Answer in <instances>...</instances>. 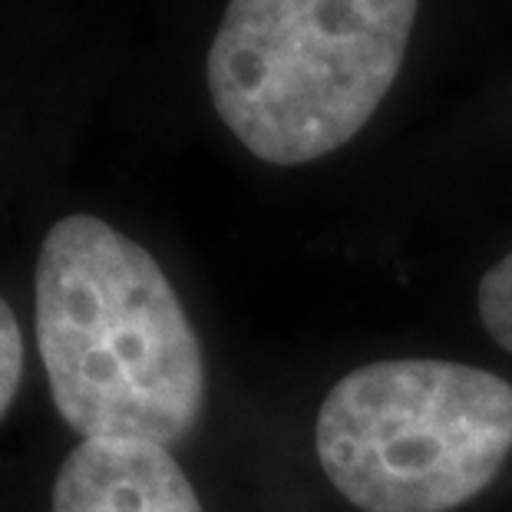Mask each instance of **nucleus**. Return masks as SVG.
I'll list each match as a JSON object with an SVG mask.
<instances>
[{"mask_svg": "<svg viewBox=\"0 0 512 512\" xmlns=\"http://www.w3.org/2000/svg\"><path fill=\"white\" fill-rule=\"evenodd\" d=\"M53 407L83 440L176 446L205 403L195 328L166 271L96 215L53 222L34 275Z\"/></svg>", "mask_w": 512, "mask_h": 512, "instance_id": "f257e3e1", "label": "nucleus"}, {"mask_svg": "<svg viewBox=\"0 0 512 512\" xmlns=\"http://www.w3.org/2000/svg\"><path fill=\"white\" fill-rule=\"evenodd\" d=\"M420 0H228L205 80L252 156L304 166L347 146L397 83Z\"/></svg>", "mask_w": 512, "mask_h": 512, "instance_id": "f03ea898", "label": "nucleus"}, {"mask_svg": "<svg viewBox=\"0 0 512 512\" xmlns=\"http://www.w3.org/2000/svg\"><path fill=\"white\" fill-rule=\"evenodd\" d=\"M314 446L324 476L364 512H450L512 453V387L437 357L351 370L324 397Z\"/></svg>", "mask_w": 512, "mask_h": 512, "instance_id": "7ed1b4c3", "label": "nucleus"}, {"mask_svg": "<svg viewBox=\"0 0 512 512\" xmlns=\"http://www.w3.org/2000/svg\"><path fill=\"white\" fill-rule=\"evenodd\" d=\"M53 512H202V503L166 446L83 440L57 473Z\"/></svg>", "mask_w": 512, "mask_h": 512, "instance_id": "20e7f679", "label": "nucleus"}, {"mask_svg": "<svg viewBox=\"0 0 512 512\" xmlns=\"http://www.w3.org/2000/svg\"><path fill=\"white\" fill-rule=\"evenodd\" d=\"M476 304L489 337L512 354V252L479 278Z\"/></svg>", "mask_w": 512, "mask_h": 512, "instance_id": "39448f33", "label": "nucleus"}, {"mask_svg": "<svg viewBox=\"0 0 512 512\" xmlns=\"http://www.w3.org/2000/svg\"><path fill=\"white\" fill-rule=\"evenodd\" d=\"M20 377H24V331L10 304L0 298V420L14 403Z\"/></svg>", "mask_w": 512, "mask_h": 512, "instance_id": "423d86ee", "label": "nucleus"}]
</instances>
